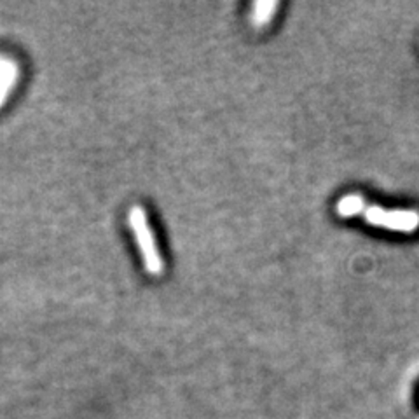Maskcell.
Instances as JSON below:
<instances>
[{
	"label": "cell",
	"mask_w": 419,
	"mask_h": 419,
	"mask_svg": "<svg viewBox=\"0 0 419 419\" xmlns=\"http://www.w3.org/2000/svg\"><path fill=\"white\" fill-rule=\"evenodd\" d=\"M128 222L136 244H138L143 267L150 276H159L164 271V260L159 247H157L156 234H154L152 226H150L147 210L142 205H133L128 213Z\"/></svg>",
	"instance_id": "1"
},
{
	"label": "cell",
	"mask_w": 419,
	"mask_h": 419,
	"mask_svg": "<svg viewBox=\"0 0 419 419\" xmlns=\"http://www.w3.org/2000/svg\"><path fill=\"white\" fill-rule=\"evenodd\" d=\"M17 79V66L16 61L0 56V107L6 103L7 94L13 91V87L16 86Z\"/></svg>",
	"instance_id": "2"
}]
</instances>
